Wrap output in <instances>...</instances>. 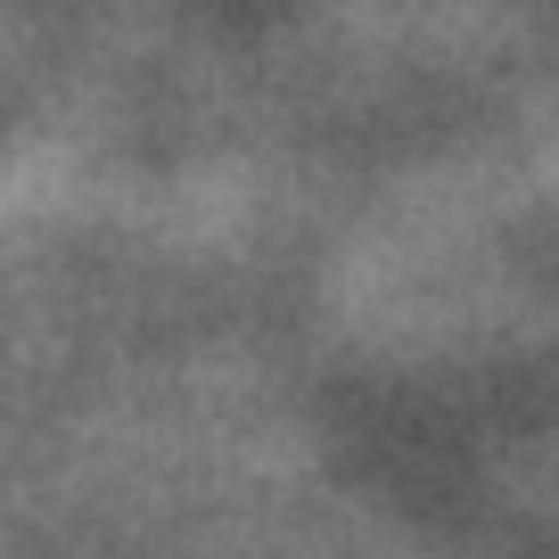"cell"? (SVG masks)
Wrapping results in <instances>:
<instances>
[]
</instances>
